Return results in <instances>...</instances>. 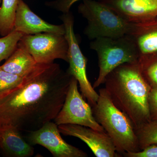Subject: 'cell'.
Segmentation results:
<instances>
[{
	"label": "cell",
	"mask_w": 157,
	"mask_h": 157,
	"mask_svg": "<svg viewBox=\"0 0 157 157\" xmlns=\"http://www.w3.org/2000/svg\"><path fill=\"white\" fill-rule=\"evenodd\" d=\"M128 35L136 45L139 55L138 63L157 58V17L133 23Z\"/></svg>",
	"instance_id": "13"
},
{
	"label": "cell",
	"mask_w": 157,
	"mask_h": 157,
	"mask_svg": "<svg viewBox=\"0 0 157 157\" xmlns=\"http://www.w3.org/2000/svg\"><path fill=\"white\" fill-rule=\"evenodd\" d=\"M73 77L59 64L37 63L19 84L0 93V126L28 132L54 120Z\"/></svg>",
	"instance_id": "1"
},
{
	"label": "cell",
	"mask_w": 157,
	"mask_h": 157,
	"mask_svg": "<svg viewBox=\"0 0 157 157\" xmlns=\"http://www.w3.org/2000/svg\"><path fill=\"white\" fill-rule=\"evenodd\" d=\"M25 140L32 146L44 147L54 157H86V153L67 143L63 139L58 125L48 122L40 128L28 132Z\"/></svg>",
	"instance_id": "9"
},
{
	"label": "cell",
	"mask_w": 157,
	"mask_h": 157,
	"mask_svg": "<svg viewBox=\"0 0 157 157\" xmlns=\"http://www.w3.org/2000/svg\"><path fill=\"white\" fill-rule=\"evenodd\" d=\"M13 30L28 35L43 33L65 34L63 24L55 25L45 21L34 13L23 0H18Z\"/></svg>",
	"instance_id": "12"
},
{
	"label": "cell",
	"mask_w": 157,
	"mask_h": 157,
	"mask_svg": "<svg viewBox=\"0 0 157 157\" xmlns=\"http://www.w3.org/2000/svg\"><path fill=\"white\" fill-rule=\"evenodd\" d=\"M78 12L87 20L84 34L90 39L128 35L133 23L128 22L101 1L82 0Z\"/></svg>",
	"instance_id": "5"
},
{
	"label": "cell",
	"mask_w": 157,
	"mask_h": 157,
	"mask_svg": "<svg viewBox=\"0 0 157 157\" xmlns=\"http://www.w3.org/2000/svg\"><path fill=\"white\" fill-rule=\"evenodd\" d=\"M92 109L94 117L111 138L117 153L122 156L125 153L140 151L132 122L113 103L105 88L99 90L98 101Z\"/></svg>",
	"instance_id": "3"
},
{
	"label": "cell",
	"mask_w": 157,
	"mask_h": 157,
	"mask_svg": "<svg viewBox=\"0 0 157 157\" xmlns=\"http://www.w3.org/2000/svg\"><path fill=\"white\" fill-rule=\"evenodd\" d=\"M65 26V36L67 40L68 62L67 71L78 81L81 95L93 107L97 104L99 94L90 83L86 74L87 59L82 52L74 30V17L70 12L63 13L60 17Z\"/></svg>",
	"instance_id": "6"
},
{
	"label": "cell",
	"mask_w": 157,
	"mask_h": 157,
	"mask_svg": "<svg viewBox=\"0 0 157 157\" xmlns=\"http://www.w3.org/2000/svg\"><path fill=\"white\" fill-rule=\"evenodd\" d=\"M18 0H2L0 6V34L5 36L14 30Z\"/></svg>",
	"instance_id": "16"
},
{
	"label": "cell",
	"mask_w": 157,
	"mask_h": 157,
	"mask_svg": "<svg viewBox=\"0 0 157 157\" xmlns=\"http://www.w3.org/2000/svg\"><path fill=\"white\" fill-rule=\"evenodd\" d=\"M148 104L151 121L157 122V88H152L151 90Z\"/></svg>",
	"instance_id": "22"
},
{
	"label": "cell",
	"mask_w": 157,
	"mask_h": 157,
	"mask_svg": "<svg viewBox=\"0 0 157 157\" xmlns=\"http://www.w3.org/2000/svg\"><path fill=\"white\" fill-rule=\"evenodd\" d=\"M61 134L79 138L88 146L97 157H119L114 144L105 132L73 124L58 125Z\"/></svg>",
	"instance_id": "10"
},
{
	"label": "cell",
	"mask_w": 157,
	"mask_h": 157,
	"mask_svg": "<svg viewBox=\"0 0 157 157\" xmlns=\"http://www.w3.org/2000/svg\"><path fill=\"white\" fill-rule=\"evenodd\" d=\"M139 63L147 83L151 88H157V58Z\"/></svg>",
	"instance_id": "19"
},
{
	"label": "cell",
	"mask_w": 157,
	"mask_h": 157,
	"mask_svg": "<svg viewBox=\"0 0 157 157\" xmlns=\"http://www.w3.org/2000/svg\"><path fill=\"white\" fill-rule=\"evenodd\" d=\"M122 156L125 157H157V145H150L139 151L125 153Z\"/></svg>",
	"instance_id": "23"
},
{
	"label": "cell",
	"mask_w": 157,
	"mask_h": 157,
	"mask_svg": "<svg viewBox=\"0 0 157 157\" xmlns=\"http://www.w3.org/2000/svg\"><path fill=\"white\" fill-rule=\"evenodd\" d=\"M140 151L152 144L157 145V122L150 121L135 130Z\"/></svg>",
	"instance_id": "17"
},
{
	"label": "cell",
	"mask_w": 157,
	"mask_h": 157,
	"mask_svg": "<svg viewBox=\"0 0 157 157\" xmlns=\"http://www.w3.org/2000/svg\"><path fill=\"white\" fill-rule=\"evenodd\" d=\"M37 63L19 41L14 52L1 67L7 72L24 77L33 70Z\"/></svg>",
	"instance_id": "15"
},
{
	"label": "cell",
	"mask_w": 157,
	"mask_h": 157,
	"mask_svg": "<svg viewBox=\"0 0 157 157\" xmlns=\"http://www.w3.org/2000/svg\"><path fill=\"white\" fill-rule=\"evenodd\" d=\"M78 84V81L73 77L63 107L54 122L58 125L73 124L105 132L94 117L92 107L79 92Z\"/></svg>",
	"instance_id": "8"
},
{
	"label": "cell",
	"mask_w": 157,
	"mask_h": 157,
	"mask_svg": "<svg viewBox=\"0 0 157 157\" xmlns=\"http://www.w3.org/2000/svg\"><path fill=\"white\" fill-rule=\"evenodd\" d=\"M23 79V77L5 71L0 66V93L15 87Z\"/></svg>",
	"instance_id": "20"
},
{
	"label": "cell",
	"mask_w": 157,
	"mask_h": 157,
	"mask_svg": "<svg viewBox=\"0 0 157 157\" xmlns=\"http://www.w3.org/2000/svg\"><path fill=\"white\" fill-rule=\"evenodd\" d=\"M2 0H0V6H1V4H2Z\"/></svg>",
	"instance_id": "24"
},
{
	"label": "cell",
	"mask_w": 157,
	"mask_h": 157,
	"mask_svg": "<svg viewBox=\"0 0 157 157\" xmlns=\"http://www.w3.org/2000/svg\"><path fill=\"white\" fill-rule=\"evenodd\" d=\"M90 48L96 52L98 59L99 73L93 86L94 89L104 84L107 75L116 68L139 61L136 45L128 35L97 38L90 43Z\"/></svg>",
	"instance_id": "4"
},
{
	"label": "cell",
	"mask_w": 157,
	"mask_h": 157,
	"mask_svg": "<svg viewBox=\"0 0 157 157\" xmlns=\"http://www.w3.org/2000/svg\"><path fill=\"white\" fill-rule=\"evenodd\" d=\"M104 84L113 103L126 115L135 130L151 121L148 99L151 87L144 77L139 63L116 68Z\"/></svg>",
	"instance_id": "2"
},
{
	"label": "cell",
	"mask_w": 157,
	"mask_h": 157,
	"mask_svg": "<svg viewBox=\"0 0 157 157\" xmlns=\"http://www.w3.org/2000/svg\"><path fill=\"white\" fill-rule=\"evenodd\" d=\"M120 16L132 23L157 17V0H101Z\"/></svg>",
	"instance_id": "11"
},
{
	"label": "cell",
	"mask_w": 157,
	"mask_h": 157,
	"mask_svg": "<svg viewBox=\"0 0 157 157\" xmlns=\"http://www.w3.org/2000/svg\"><path fill=\"white\" fill-rule=\"evenodd\" d=\"M20 42L38 63H51L56 59L68 63L69 46L65 34L43 33L24 35Z\"/></svg>",
	"instance_id": "7"
},
{
	"label": "cell",
	"mask_w": 157,
	"mask_h": 157,
	"mask_svg": "<svg viewBox=\"0 0 157 157\" xmlns=\"http://www.w3.org/2000/svg\"><path fill=\"white\" fill-rule=\"evenodd\" d=\"M0 152L6 157H29L34 148L24 138L21 131L10 125L0 126Z\"/></svg>",
	"instance_id": "14"
},
{
	"label": "cell",
	"mask_w": 157,
	"mask_h": 157,
	"mask_svg": "<svg viewBox=\"0 0 157 157\" xmlns=\"http://www.w3.org/2000/svg\"><path fill=\"white\" fill-rule=\"evenodd\" d=\"M81 0H55L46 2L45 5L63 13H67L70 12L73 4Z\"/></svg>",
	"instance_id": "21"
},
{
	"label": "cell",
	"mask_w": 157,
	"mask_h": 157,
	"mask_svg": "<svg viewBox=\"0 0 157 157\" xmlns=\"http://www.w3.org/2000/svg\"><path fill=\"white\" fill-rule=\"evenodd\" d=\"M23 35L20 32L13 30L7 36L0 38V63L11 56Z\"/></svg>",
	"instance_id": "18"
}]
</instances>
